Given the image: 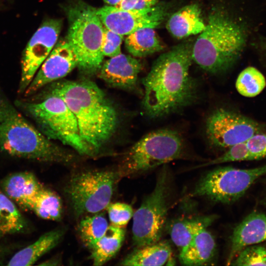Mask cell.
Wrapping results in <instances>:
<instances>
[{"mask_svg": "<svg viewBox=\"0 0 266 266\" xmlns=\"http://www.w3.org/2000/svg\"><path fill=\"white\" fill-rule=\"evenodd\" d=\"M266 80L257 68L248 66L239 74L235 82L237 91L242 96L252 98L258 96L265 89Z\"/></svg>", "mask_w": 266, "mask_h": 266, "instance_id": "28", "label": "cell"}, {"mask_svg": "<svg viewBox=\"0 0 266 266\" xmlns=\"http://www.w3.org/2000/svg\"><path fill=\"white\" fill-rule=\"evenodd\" d=\"M246 144L252 160L266 158V133L253 135L246 141Z\"/></svg>", "mask_w": 266, "mask_h": 266, "instance_id": "33", "label": "cell"}, {"mask_svg": "<svg viewBox=\"0 0 266 266\" xmlns=\"http://www.w3.org/2000/svg\"><path fill=\"white\" fill-rule=\"evenodd\" d=\"M59 261L57 259H50L48 260L44 263L40 264V265H44V266H51V265H59Z\"/></svg>", "mask_w": 266, "mask_h": 266, "instance_id": "35", "label": "cell"}, {"mask_svg": "<svg viewBox=\"0 0 266 266\" xmlns=\"http://www.w3.org/2000/svg\"><path fill=\"white\" fill-rule=\"evenodd\" d=\"M158 0H121L115 7L122 10H141L157 4Z\"/></svg>", "mask_w": 266, "mask_h": 266, "instance_id": "34", "label": "cell"}, {"mask_svg": "<svg viewBox=\"0 0 266 266\" xmlns=\"http://www.w3.org/2000/svg\"><path fill=\"white\" fill-rule=\"evenodd\" d=\"M4 250L2 247L0 246V265L3 264L4 261Z\"/></svg>", "mask_w": 266, "mask_h": 266, "instance_id": "37", "label": "cell"}, {"mask_svg": "<svg viewBox=\"0 0 266 266\" xmlns=\"http://www.w3.org/2000/svg\"><path fill=\"white\" fill-rule=\"evenodd\" d=\"M83 218L79 223L78 231L83 244L91 249L105 234L109 225L102 213H97Z\"/></svg>", "mask_w": 266, "mask_h": 266, "instance_id": "27", "label": "cell"}, {"mask_svg": "<svg viewBox=\"0 0 266 266\" xmlns=\"http://www.w3.org/2000/svg\"><path fill=\"white\" fill-rule=\"evenodd\" d=\"M166 27L169 33L177 39L201 33L205 27L201 10L197 4L186 5L170 16Z\"/></svg>", "mask_w": 266, "mask_h": 266, "instance_id": "19", "label": "cell"}, {"mask_svg": "<svg viewBox=\"0 0 266 266\" xmlns=\"http://www.w3.org/2000/svg\"><path fill=\"white\" fill-rule=\"evenodd\" d=\"M141 69L140 60L121 53L103 63L98 74L110 87L131 90L136 88Z\"/></svg>", "mask_w": 266, "mask_h": 266, "instance_id": "15", "label": "cell"}, {"mask_svg": "<svg viewBox=\"0 0 266 266\" xmlns=\"http://www.w3.org/2000/svg\"><path fill=\"white\" fill-rule=\"evenodd\" d=\"M77 66L76 55L66 39L57 41L23 93L24 97L30 96L63 78Z\"/></svg>", "mask_w": 266, "mask_h": 266, "instance_id": "14", "label": "cell"}, {"mask_svg": "<svg viewBox=\"0 0 266 266\" xmlns=\"http://www.w3.org/2000/svg\"><path fill=\"white\" fill-rule=\"evenodd\" d=\"M264 49H265V52L266 55V41L265 42V43H264Z\"/></svg>", "mask_w": 266, "mask_h": 266, "instance_id": "38", "label": "cell"}, {"mask_svg": "<svg viewBox=\"0 0 266 266\" xmlns=\"http://www.w3.org/2000/svg\"><path fill=\"white\" fill-rule=\"evenodd\" d=\"M266 174V165L249 169L231 166L215 168L201 177L189 196L203 197L216 203H233L257 179Z\"/></svg>", "mask_w": 266, "mask_h": 266, "instance_id": "10", "label": "cell"}, {"mask_svg": "<svg viewBox=\"0 0 266 266\" xmlns=\"http://www.w3.org/2000/svg\"><path fill=\"white\" fill-rule=\"evenodd\" d=\"M120 175L119 172L108 170H86L72 175L65 192L75 216L105 209Z\"/></svg>", "mask_w": 266, "mask_h": 266, "instance_id": "8", "label": "cell"}, {"mask_svg": "<svg viewBox=\"0 0 266 266\" xmlns=\"http://www.w3.org/2000/svg\"><path fill=\"white\" fill-rule=\"evenodd\" d=\"M64 11L68 24L66 39L76 55L77 67L86 75L98 73L104 56L103 25L97 9L82 0H73L64 6Z\"/></svg>", "mask_w": 266, "mask_h": 266, "instance_id": "6", "label": "cell"}, {"mask_svg": "<svg viewBox=\"0 0 266 266\" xmlns=\"http://www.w3.org/2000/svg\"><path fill=\"white\" fill-rule=\"evenodd\" d=\"M216 248L213 236L207 228H204L180 250L179 262L185 266L212 265L217 255Z\"/></svg>", "mask_w": 266, "mask_h": 266, "instance_id": "18", "label": "cell"}, {"mask_svg": "<svg viewBox=\"0 0 266 266\" xmlns=\"http://www.w3.org/2000/svg\"><path fill=\"white\" fill-rule=\"evenodd\" d=\"M265 241H266V215L260 212H252L233 231L227 265H230L245 247Z\"/></svg>", "mask_w": 266, "mask_h": 266, "instance_id": "16", "label": "cell"}, {"mask_svg": "<svg viewBox=\"0 0 266 266\" xmlns=\"http://www.w3.org/2000/svg\"><path fill=\"white\" fill-rule=\"evenodd\" d=\"M217 217L215 215H209L180 218L172 221L168 227L172 241L180 250L199 232L210 226Z\"/></svg>", "mask_w": 266, "mask_h": 266, "instance_id": "22", "label": "cell"}, {"mask_svg": "<svg viewBox=\"0 0 266 266\" xmlns=\"http://www.w3.org/2000/svg\"><path fill=\"white\" fill-rule=\"evenodd\" d=\"M103 25L123 36L139 29L158 27L166 15V8L157 4L141 10H122L113 6L97 9Z\"/></svg>", "mask_w": 266, "mask_h": 266, "instance_id": "13", "label": "cell"}, {"mask_svg": "<svg viewBox=\"0 0 266 266\" xmlns=\"http://www.w3.org/2000/svg\"><path fill=\"white\" fill-rule=\"evenodd\" d=\"M31 210L42 219L59 221L63 215L62 202L56 193L43 187L35 196Z\"/></svg>", "mask_w": 266, "mask_h": 266, "instance_id": "26", "label": "cell"}, {"mask_svg": "<svg viewBox=\"0 0 266 266\" xmlns=\"http://www.w3.org/2000/svg\"><path fill=\"white\" fill-rule=\"evenodd\" d=\"M250 160H252L251 155L245 141L229 147L228 150L220 156L195 166L192 169L228 162Z\"/></svg>", "mask_w": 266, "mask_h": 266, "instance_id": "30", "label": "cell"}, {"mask_svg": "<svg viewBox=\"0 0 266 266\" xmlns=\"http://www.w3.org/2000/svg\"><path fill=\"white\" fill-rule=\"evenodd\" d=\"M48 89L66 102L77 120L81 138L97 155L118 126L113 104L95 82L87 79L53 82Z\"/></svg>", "mask_w": 266, "mask_h": 266, "instance_id": "2", "label": "cell"}, {"mask_svg": "<svg viewBox=\"0 0 266 266\" xmlns=\"http://www.w3.org/2000/svg\"><path fill=\"white\" fill-rule=\"evenodd\" d=\"M230 265L266 266V247L252 245L245 247Z\"/></svg>", "mask_w": 266, "mask_h": 266, "instance_id": "29", "label": "cell"}, {"mask_svg": "<svg viewBox=\"0 0 266 266\" xmlns=\"http://www.w3.org/2000/svg\"><path fill=\"white\" fill-rule=\"evenodd\" d=\"M125 47L134 57H143L162 51L164 45L154 28L139 29L127 35Z\"/></svg>", "mask_w": 266, "mask_h": 266, "instance_id": "24", "label": "cell"}, {"mask_svg": "<svg viewBox=\"0 0 266 266\" xmlns=\"http://www.w3.org/2000/svg\"><path fill=\"white\" fill-rule=\"evenodd\" d=\"M25 98L17 100L15 106L34 121L45 136L70 147L81 155L95 156L81 137L73 113L61 97L48 89L41 95Z\"/></svg>", "mask_w": 266, "mask_h": 266, "instance_id": "5", "label": "cell"}, {"mask_svg": "<svg viewBox=\"0 0 266 266\" xmlns=\"http://www.w3.org/2000/svg\"><path fill=\"white\" fill-rule=\"evenodd\" d=\"M172 256L170 244L159 240L151 244L135 247L119 264L121 266L169 265Z\"/></svg>", "mask_w": 266, "mask_h": 266, "instance_id": "20", "label": "cell"}, {"mask_svg": "<svg viewBox=\"0 0 266 266\" xmlns=\"http://www.w3.org/2000/svg\"><path fill=\"white\" fill-rule=\"evenodd\" d=\"M181 135L170 129L148 133L129 149L122 164V173L134 174L150 171L184 156Z\"/></svg>", "mask_w": 266, "mask_h": 266, "instance_id": "7", "label": "cell"}, {"mask_svg": "<svg viewBox=\"0 0 266 266\" xmlns=\"http://www.w3.org/2000/svg\"><path fill=\"white\" fill-rule=\"evenodd\" d=\"M123 36L103 26L101 51L104 57L111 58L121 53V46Z\"/></svg>", "mask_w": 266, "mask_h": 266, "instance_id": "32", "label": "cell"}, {"mask_svg": "<svg viewBox=\"0 0 266 266\" xmlns=\"http://www.w3.org/2000/svg\"><path fill=\"white\" fill-rule=\"evenodd\" d=\"M28 223L14 201L0 192V236L24 233Z\"/></svg>", "mask_w": 266, "mask_h": 266, "instance_id": "25", "label": "cell"}, {"mask_svg": "<svg viewBox=\"0 0 266 266\" xmlns=\"http://www.w3.org/2000/svg\"><path fill=\"white\" fill-rule=\"evenodd\" d=\"M125 237L123 228L109 225L105 234L90 249V258L94 266L104 265L120 250Z\"/></svg>", "mask_w": 266, "mask_h": 266, "instance_id": "23", "label": "cell"}, {"mask_svg": "<svg viewBox=\"0 0 266 266\" xmlns=\"http://www.w3.org/2000/svg\"><path fill=\"white\" fill-rule=\"evenodd\" d=\"M63 25L60 19L44 21L28 43L22 56L18 93L23 94L57 43Z\"/></svg>", "mask_w": 266, "mask_h": 266, "instance_id": "12", "label": "cell"}, {"mask_svg": "<svg viewBox=\"0 0 266 266\" xmlns=\"http://www.w3.org/2000/svg\"><path fill=\"white\" fill-rule=\"evenodd\" d=\"M65 233L63 229H57L42 235L34 242L17 252L9 261L8 266H31L41 256L54 248Z\"/></svg>", "mask_w": 266, "mask_h": 266, "instance_id": "21", "label": "cell"}, {"mask_svg": "<svg viewBox=\"0 0 266 266\" xmlns=\"http://www.w3.org/2000/svg\"><path fill=\"white\" fill-rule=\"evenodd\" d=\"M169 174L164 168L159 173L153 191L133 213L132 239L135 247L161 240L169 208Z\"/></svg>", "mask_w": 266, "mask_h": 266, "instance_id": "9", "label": "cell"}, {"mask_svg": "<svg viewBox=\"0 0 266 266\" xmlns=\"http://www.w3.org/2000/svg\"><path fill=\"white\" fill-rule=\"evenodd\" d=\"M111 225L123 228L133 217L132 207L123 202L110 203L106 208Z\"/></svg>", "mask_w": 266, "mask_h": 266, "instance_id": "31", "label": "cell"}, {"mask_svg": "<svg viewBox=\"0 0 266 266\" xmlns=\"http://www.w3.org/2000/svg\"><path fill=\"white\" fill-rule=\"evenodd\" d=\"M0 151L47 163H71L70 152L54 143L11 104L0 88Z\"/></svg>", "mask_w": 266, "mask_h": 266, "instance_id": "3", "label": "cell"}, {"mask_svg": "<svg viewBox=\"0 0 266 266\" xmlns=\"http://www.w3.org/2000/svg\"><path fill=\"white\" fill-rule=\"evenodd\" d=\"M43 186L30 172L13 173L1 182L4 194L23 208L31 210L32 203Z\"/></svg>", "mask_w": 266, "mask_h": 266, "instance_id": "17", "label": "cell"}, {"mask_svg": "<svg viewBox=\"0 0 266 266\" xmlns=\"http://www.w3.org/2000/svg\"><path fill=\"white\" fill-rule=\"evenodd\" d=\"M108 5L114 6L121 0H103Z\"/></svg>", "mask_w": 266, "mask_h": 266, "instance_id": "36", "label": "cell"}, {"mask_svg": "<svg viewBox=\"0 0 266 266\" xmlns=\"http://www.w3.org/2000/svg\"><path fill=\"white\" fill-rule=\"evenodd\" d=\"M245 41L240 25L223 11L215 10L192 46L193 61L209 73L224 72L237 60Z\"/></svg>", "mask_w": 266, "mask_h": 266, "instance_id": "4", "label": "cell"}, {"mask_svg": "<svg viewBox=\"0 0 266 266\" xmlns=\"http://www.w3.org/2000/svg\"><path fill=\"white\" fill-rule=\"evenodd\" d=\"M192 46L183 43L161 54L143 78V107L151 118H161L192 104L197 85L190 74Z\"/></svg>", "mask_w": 266, "mask_h": 266, "instance_id": "1", "label": "cell"}, {"mask_svg": "<svg viewBox=\"0 0 266 266\" xmlns=\"http://www.w3.org/2000/svg\"><path fill=\"white\" fill-rule=\"evenodd\" d=\"M260 133H263L262 128L256 121L224 108L213 110L205 122L208 140L220 148L228 149Z\"/></svg>", "mask_w": 266, "mask_h": 266, "instance_id": "11", "label": "cell"}]
</instances>
